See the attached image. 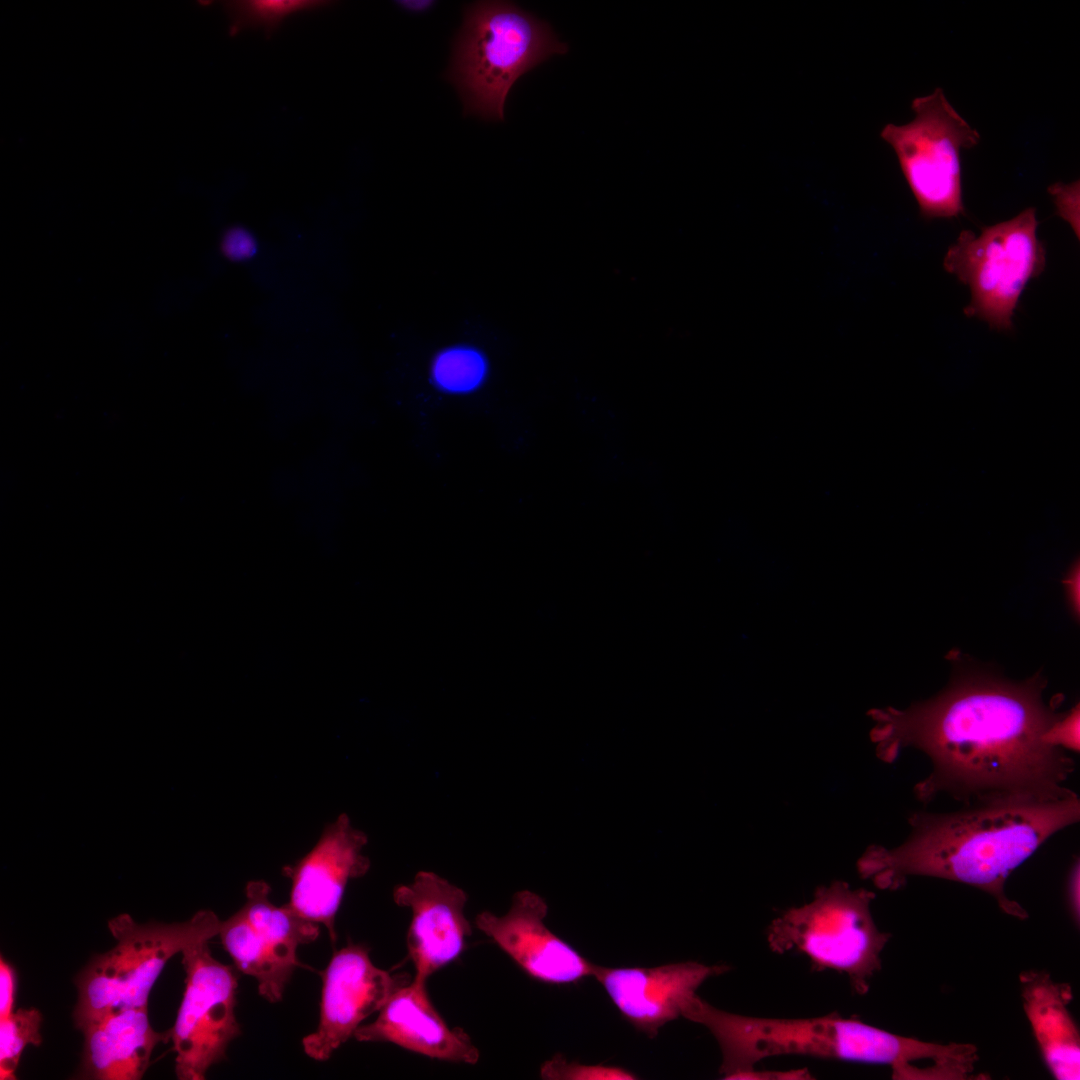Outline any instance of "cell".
<instances>
[{
  "instance_id": "cell-1",
  "label": "cell",
  "mask_w": 1080,
  "mask_h": 1080,
  "mask_svg": "<svg viewBox=\"0 0 1080 1080\" xmlns=\"http://www.w3.org/2000/svg\"><path fill=\"white\" fill-rule=\"evenodd\" d=\"M1046 684L1040 673L1013 682L958 671L938 695L906 710H870L871 738L884 760L907 747L929 758L931 771L915 786L925 804L940 794L965 806L1063 799L1075 794L1064 785L1075 760L1043 739L1064 699L1059 694L1046 703Z\"/></svg>"
},
{
  "instance_id": "cell-2",
  "label": "cell",
  "mask_w": 1080,
  "mask_h": 1080,
  "mask_svg": "<svg viewBox=\"0 0 1080 1080\" xmlns=\"http://www.w3.org/2000/svg\"><path fill=\"white\" fill-rule=\"evenodd\" d=\"M1075 793L1053 801L974 804L949 813L914 812L910 835L899 846L870 847L858 861L862 878L896 890L909 877L946 879L991 895L1005 914L1028 912L1005 892L1009 875L1058 831L1079 821Z\"/></svg>"
},
{
  "instance_id": "cell-3",
  "label": "cell",
  "mask_w": 1080,
  "mask_h": 1080,
  "mask_svg": "<svg viewBox=\"0 0 1080 1080\" xmlns=\"http://www.w3.org/2000/svg\"><path fill=\"white\" fill-rule=\"evenodd\" d=\"M568 45L551 25L510 1H475L464 8L445 78L456 89L465 116L503 121L515 82Z\"/></svg>"
},
{
  "instance_id": "cell-4",
  "label": "cell",
  "mask_w": 1080,
  "mask_h": 1080,
  "mask_svg": "<svg viewBox=\"0 0 1080 1080\" xmlns=\"http://www.w3.org/2000/svg\"><path fill=\"white\" fill-rule=\"evenodd\" d=\"M682 1017L705 1026L722 1053L723 1079H736L767 1057L804 1055L882 1064L888 1031L837 1013L814 1018H759L720 1010L698 995Z\"/></svg>"
},
{
  "instance_id": "cell-5",
  "label": "cell",
  "mask_w": 1080,
  "mask_h": 1080,
  "mask_svg": "<svg viewBox=\"0 0 1080 1080\" xmlns=\"http://www.w3.org/2000/svg\"><path fill=\"white\" fill-rule=\"evenodd\" d=\"M220 925L210 910H200L179 923L140 924L128 914L110 919L108 928L116 945L93 957L75 980V1026L80 1030L113 1012L148 1008L150 991L168 960L195 944L208 942L219 934Z\"/></svg>"
},
{
  "instance_id": "cell-6",
  "label": "cell",
  "mask_w": 1080,
  "mask_h": 1080,
  "mask_svg": "<svg viewBox=\"0 0 1080 1080\" xmlns=\"http://www.w3.org/2000/svg\"><path fill=\"white\" fill-rule=\"evenodd\" d=\"M875 894L834 881L820 886L813 900L785 910L766 932L772 952L796 951L808 958L812 972L845 974L852 990L865 995L881 970V953L892 937L878 929L870 905Z\"/></svg>"
},
{
  "instance_id": "cell-7",
  "label": "cell",
  "mask_w": 1080,
  "mask_h": 1080,
  "mask_svg": "<svg viewBox=\"0 0 1080 1080\" xmlns=\"http://www.w3.org/2000/svg\"><path fill=\"white\" fill-rule=\"evenodd\" d=\"M1033 207L984 227L979 235L963 230L947 250L945 270L970 289L963 312L999 331L1011 330L1020 297L1045 268L1046 253L1037 237Z\"/></svg>"
},
{
  "instance_id": "cell-8",
  "label": "cell",
  "mask_w": 1080,
  "mask_h": 1080,
  "mask_svg": "<svg viewBox=\"0 0 1080 1080\" xmlns=\"http://www.w3.org/2000/svg\"><path fill=\"white\" fill-rule=\"evenodd\" d=\"M914 118L887 124L881 138L894 150L904 178L925 218L965 214L961 151L979 144L980 134L952 106L942 88L913 99Z\"/></svg>"
},
{
  "instance_id": "cell-9",
  "label": "cell",
  "mask_w": 1080,
  "mask_h": 1080,
  "mask_svg": "<svg viewBox=\"0 0 1080 1080\" xmlns=\"http://www.w3.org/2000/svg\"><path fill=\"white\" fill-rule=\"evenodd\" d=\"M185 991L170 1030L180 1080H203L210 1067L226 1058L229 1044L241 1034L235 1016L238 978L230 965L216 960L208 942L182 953Z\"/></svg>"
},
{
  "instance_id": "cell-10",
  "label": "cell",
  "mask_w": 1080,
  "mask_h": 1080,
  "mask_svg": "<svg viewBox=\"0 0 1080 1080\" xmlns=\"http://www.w3.org/2000/svg\"><path fill=\"white\" fill-rule=\"evenodd\" d=\"M320 1017L314 1032L302 1039L307 1056L327 1061L361 1023L378 1012L392 994L410 981L409 975L391 974L377 967L369 948L349 943L336 951L321 973Z\"/></svg>"
},
{
  "instance_id": "cell-11",
  "label": "cell",
  "mask_w": 1080,
  "mask_h": 1080,
  "mask_svg": "<svg viewBox=\"0 0 1080 1080\" xmlns=\"http://www.w3.org/2000/svg\"><path fill=\"white\" fill-rule=\"evenodd\" d=\"M547 913L541 896L522 890L513 895L505 914L482 911L475 926L534 980L568 985L592 976L595 964L546 926Z\"/></svg>"
},
{
  "instance_id": "cell-12",
  "label": "cell",
  "mask_w": 1080,
  "mask_h": 1080,
  "mask_svg": "<svg viewBox=\"0 0 1080 1080\" xmlns=\"http://www.w3.org/2000/svg\"><path fill=\"white\" fill-rule=\"evenodd\" d=\"M367 836L346 814L328 824L315 846L283 868L291 880L287 903L299 916L326 927L336 942L335 918L348 882L364 876L370 860L362 853Z\"/></svg>"
},
{
  "instance_id": "cell-13",
  "label": "cell",
  "mask_w": 1080,
  "mask_h": 1080,
  "mask_svg": "<svg viewBox=\"0 0 1080 1080\" xmlns=\"http://www.w3.org/2000/svg\"><path fill=\"white\" fill-rule=\"evenodd\" d=\"M394 902L411 911L406 935L414 981L428 978L463 952L472 935L465 915L466 892L432 871H419L408 884L393 891Z\"/></svg>"
},
{
  "instance_id": "cell-14",
  "label": "cell",
  "mask_w": 1080,
  "mask_h": 1080,
  "mask_svg": "<svg viewBox=\"0 0 1080 1080\" xmlns=\"http://www.w3.org/2000/svg\"><path fill=\"white\" fill-rule=\"evenodd\" d=\"M731 970L727 965L695 961L656 967L594 965L593 977L603 986L622 1017L649 1038L676 1020L698 988L709 978Z\"/></svg>"
},
{
  "instance_id": "cell-15",
  "label": "cell",
  "mask_w": 1080,
  "mask_h": 1080,
  "mask_svg": "<svg viewBox=\"0 0 1080 1080\" xmlns=\"http://www.w3.org/2000/svg\"><path fill=\"white\" fill-rule=\"evenodd\" d=\"M359 1042H387L431 1059L476 1064L477 1046L460 1027H450L431 1002L426 983L410 980L378 1011L375 1021L360 1025Z\"/></svg>"
},
{
  "instance_id": "cell-16",
  "label": "cell",
  "mask_w": 1080,
  "mask_h": 1080,
  "mask_svg": "<svg viewBox=\"0 0 1080 1080\" xmlns=\"http://www.w3.org/2000/svg\"><path fill=\"white\" fill-rule=\"evenodd\" d=\"M84 1035L80 1076L94 1080H139L153 1049L171 1038L170 1030L156 1032L148 1008L107 1014L80 1029Z\"/></svg>"
},
{
  "instance_id": "cell-17",
  "label": "cell",
  "mask_w": 1080,
  "mask_h": 1080,
  "mask_svg": "<svg viewBox=\"0 0 1080 1080\" xmlns=\"http://www.w3.org/2000/svg\"><path fill=\"white\" fill-rule=\"evenodd\" d=\"M1019 983L1023 1009L1045 1066L1055 1079L1078 1080L1080 1035L1068 1009L1071 986L1040 970L1021 972Z\"/></svg>"
},
{
  "instance_id": "cell-18",
  "label": "cell",
  "mask_w": 1080,
  "mask_h": 1080,
  "mask_svg": "<svg viewBox=\"0 0 1080 1080\" xmlns=\"http://www.w3.org/2000/svg\"><path fill=\"white\" fill-rule=\"evenodd\" d=\"M270 893L271 888L265 881L248 882L246 901L241 908L264 949L293 974L297 967L302 966L297 958L298 947L317 939L319 924L302 918L288 904L274 905Z\"/></svg>"
},
{
  "instance_id": "cell-19",
  "label": "cell",
  "mask_w": 1080,
  "mask_h": 1080,
  "mask_svg": "<svg viewBox=\"0 0 1080 1080\" xmlns=\"http://www.w3.org/2000/svg\"><path fill=\"white\" fill-rule=\"evenodd\" d=\"M218 935L235 967L256 979L260 996L271 1003L281 1001L292 974L263 948L242 908L221 921Z\"/></svg>"
},
{
  "instance_id": "cell-20",
  "label": "cell",
  "mask_w": 1080,
  "mask_h": 1080,
  "mask_svg": "<svg viewBox=\"0 0 1080 1080\" xmlns=\"http://www.w3.org/2000/svg\"><path fill=\"white\" fill-rule=\"evenodd\" d=\"M319 0H243L225 4L231 19L232 34L247 28H261L266 35L275 32L290 15L331 5Z\"/></svg>"
},
{
  "instance_id": "cell-21",
  "label": "cell",
  "mask_w": 1080,
  "mask_h": 1080,
  "mask_svg": "<svg viewBox=\"0 0 1080 1080\" xmlns=\"http://www.w3.org/2000/svg\"><path fill=\"white\" fill-rule=\"evenodd\" d=\"M42 1015L36 1008L18 1009L0 1019V1079H15V1071L24 1048L42 1042Z\"/></svg>"
},
{
  "instance_id": "cell-22",
  "label": "cell",
  "mask_w": 1080,
  "mask_h": 1080,
  "mask_svg": "<svg viewBox=\"0 0 1080 1080\" xmlns=\"http://www.w3.org/2000/svg\"><path fill=\"white\" fill-rule=\"evenodd\" d=\"M432 373L434 381L441 389L454 393L469 392L483 381L486 362L474 349L451 348L437 356Z\"/></svg>"
},
{
  "instance_id": "cell-23",
  "label": "cell",
  "mask_w": 1080,
  "mask_h": 1080,
  "mask_svg": "<svg viewBox=\"0 0 1080 1080\" xmlns=\"http://www.w3.org/2000/svg\"><path fill=\"white\" fill-rule=\"evenodd\" d=\"M540 1076L547 1080H633L637 1079L631 1071L619 1066L584 1065L577 1061L568 1062L562 1054H555L545 1061L540 1068Z\"/></svg>"
},
{
  "instance_id": "cell-24",
  "label": "cell",
  "mask_w": 1080,
  "mask_h": 1080,
  "mask_svg": "<svg viewBox=\"0 0 1080 1080\" xmlns=\"http://www.w3.org/2000/svg\"><path fill=\"white\" fill-rule=\"evenodd\" d=\"M1079 704L1062 714L1053 722L1045 732L1044 741L1054 747L1067 752L1079 753Z\"/></svg>"
},
{
  "instance_id": "cell-25",
  "label": "cell",
  "mask_w": 1080,
  "mask_h": 1080,
  "mask_svg": "<svg viewBox=\"0 0 1080 1080\" xmlns=\"http://www.w3.org/2000/svg\"><path fill=\"white\" fill-rule=\"evenodd\" d=\"M258 250L254 234L243 226H233L225 231L221 240V251L231 261L250 260Z\"/></svg>"
},
{
  "instance_id": "cell-26",
  "label": "cell",
  "mask_w": 1080,
  "mask_h": 1080,
  "mask_svg": "<svg viewBox=\"0 0 1080 1080\" xmlns=\"http://www.w3.org/2000/svg\"><path fill=\"white\" fill-rule=\"evenodd\" d=\"M16 976L13 967L0 958V1019L12 1014L15 1001Z\"/></svg>"
},
{
  "instance_id": "cell-27",
  "label": "cell",
  "mask_w": 1080,
  "mask_h": 1080,
  "mask_svg": "<svg viewBox=\"0 0 1080 1080\" xmlns=\"http://www.w3.org/2000/svg\"><path fill=\"white\" fill-rule=\"evenodd\" d=\"M1067 904L1069 912L1074 923L1079 926L1080 923V863L1079 858L1075 859L1070 867L1067 885Z\"/></svg>"
},
{
  "instance_id": "cell-28",
  "label": "cell",
  "mask_w": 1080,
  "mask_h": 1080,
  "mask_svg": "<svg viewBox=\"0 0 1080 1080\" xmlns=\"http://www.w3.org/2000/svg\"><path fill=\"white\" fill-rule=\"evenodd\" d=\"M813 1078L807 1068L787 1071H757L754 1069L736 1077V1079L747 1080H808Z\"/></svg>"
},
{
  "instance_id": "cell-29",
  "label": "cell",
  "mask_w": 1080,
  "mask_h": 1080,
  "mask_svg": "<svg viewBox=\"0 0 1080 1080\" xmlns=\"http://www.w3.org/2000/svg\"><path fill=\"white\" fill-rule=\"evenodd\" d=\"M395 3L404 11L412 14H422L431 10L436 4L432 0H400Z\"/></svg>"
},
{
  "instance_id": "cell-30",
  "label": "cell",
  "mask_w": 1080,
  "mask_h": 1080,
  "mask_svg": "<svg viewBox=\"0 0 1080 1080\" xmlns=\"http://www.w3.org/2000/svg\"><path fill=\"white\" fill-rule=\"evenodd\" d=\"M1076 584H1079V566H1078V563L1069 572L1067 580H1066L1067 591L1069 593V599L1071 601V604L1073 606V609H1074L1075 613H1076V609L1077 610L1079 609V606L1076 604V601H1077V603H1079V598L1076 597Z\"/></svg>"
}]
</instances>
